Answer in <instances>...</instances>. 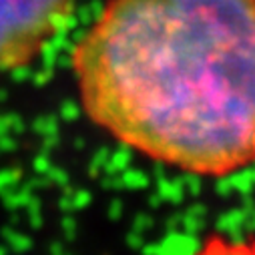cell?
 I'll use <instances>...</instances> for the list:
<instances>
[{
    "label": "cell",
    "instance_id": "obj_1",
    "mask_svg": "<svg viewBox=\"0 0 255 255\" xmlns=\"http://www.w3.org/2000/svg\"><path fill=\"white\" fill-rule=\"evenodd\" d=\"M71 62L121 145L185 175L255 167V0H107Z\"/></svg>",
    "mask_w": 255,
    "mask_h": 255
},
{
    "label": "cell",
    "instance_id": "obj_2",
    "mask_svg": "<svg viewBox=\"0 0 255 255\" xmlns=\"http://www.w3.org/2000/svg\"><path fill=\"white\" fill-rule=\"evenodd\" d=\"M77 0H0V75L28 67L73 16Z\"/></svg>",
    "mask_w": 255,
    "mask_h": 255
},
{
    "label": "cell",
    "instance_id": "obj_3",
    "mask_svg": "<svg viewBox=\"0 0 255 255\" xmlns=\"http://www.w3.org/2000/svg\"><path fill=\"white\" fill-rule=\"evenodd\" d=\"M191 237L187 235H175V237H167L165 239V245H161L159 249L161 251H189V249H193L191 247Z\"/></svg>",
    "mask_w": 255,
    "mask_h": 255
},
{
    "label": "cell",
    "instance_id": "obj_4",
    "mask_svg": "<svg viewBox=\"0 0 255 255\" xmlns=\"http://www.w3.org/2000/svg\"><path fill=\"white\" fill-rule=\"evenodd\" d=\"M123 181H125V187H131V189H139L147 185V177L141 171H125Z\"/></svg>",
    "mask_w": 255,
    "mask_h": 255
},
{
    "label": "cell",
    "instance_id": "obj_5",
    "mask_svg": "<svg viewBox=\"0 0 255 255\" xmlns=\"http://www.w3.org/2000/svg\"><path fill=\"white\" fill-rule=\"evenodd\" d=\"M243 221H245V217H243L241 211H231V213H227V215L219 221V227L225 229V231H233V229L239 227Z\"/></svg>",
    "mask_w": 255,
    "mask_h": 255
},
{
    "label": "cell",
    "instance_id": "obj_6",
    "mask_svg": "<svg viewBox=\"0 0 255 255\" xmlns=\"http://www.w3.org/2000/svg\"><path fill=\"white\" fill-rule=\"evenodd\" d=\"M253 223H255V215H253Z\"/></svg>",
    "mask_w": 255,
    "mask_h": 255
}]
</instances>
